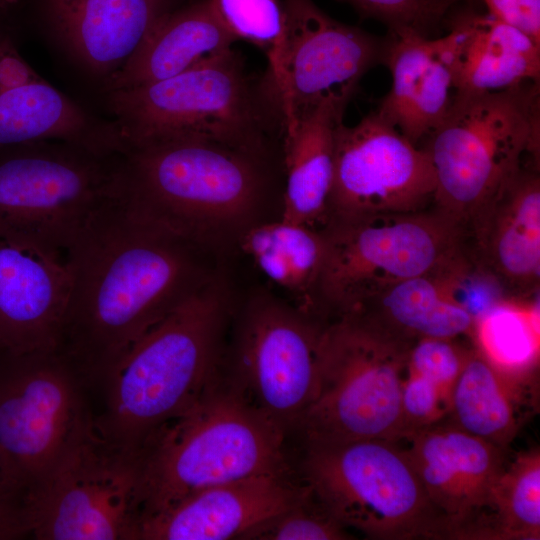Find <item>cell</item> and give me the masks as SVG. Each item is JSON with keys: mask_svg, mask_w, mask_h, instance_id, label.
<instances>
[{"mask_svg": "<svg viewBox=\"0 0 540 540\" xmlns=\"http://www.w3.org/2000/svg\"><path fill=\"white\" fill-rule=\"evenodd\" d=\"M69 293L57 349L90 394L150 329L207 285L222 261L127 211L99 215L64 257Z\"/></svg>", "mask_w": 540, "mask_h": 540, "instance_id": "obj_1", "label": "cell"}, {"mask_svg": "<svg viewBox=\"0 0 540 540\" xmlns=\"http://www.w3.org/2000/svg\"><path fill=\"white\" fill-rule=\"evenodd\" d=\"M123 204L136 218L224 261L279 190L276 155L200 136L131 146Z\"/></svg>", "mask_w": 540, "mask_h": 540, "instance_id": "obj_2", "label": "cell"}, {"mask_svg": "<svg viewBox=\"0 0 540 540\" xmlns=\"http://www.w3.org/2000/svg\"><path fill=\"white\" fill-rule=\"evenodd\" d=\"M235 307L222 269L143 335L89 395L95 434L137 455L191 407L223 372Z\"/></svg>", "mask_w": 540, "mask_h": 540, "instance_id": "obj_3", "label": "cell"}, {"mask_svg": "<svg viewBox=\"0 0 540 540\" xmlns=\"http://www.w3.org/2000/svg\"><path fill=\"white\" fill-rule=\"evenodd\" d=\"M104 96L127 149L176 136L266 155L283 145L284 116L272 74L249 72L233 48L172 77Z\"/></svg>", "mask_w": 540, "mask_h": 540, "instance_id": "obj_4", "label": "cell"}, {"mask_svg": "<svg viewBox=\"0 0 540 540\" xmlns=\"http://www.w3.org/2000/svg\"><path fill=\"white\" fill-rule=\"evenodd\" d=\"M287 437L245 399L223 369L191 407L139 451L141 520L209 487L292 472Z\"/></svg>", "mask_w": 540, "mask_h": 540, "instance_id": "obj_5", "label": "cell"}, {"mask_svg": "<svg viewBox=\"0 0 540 540\" xmlns=\"http://www.w3.org/2000/svg\"><path fill=\"white\" fill-rule=\"evenodd\" d=\"M125 190V152L63 140L0 146V239L64 262Z\"/></svg>", "mask_w": 540, "mask_h": 540, "instance_id": "obj_6", "label": "cell"}, {"mask_svg": "<svg viewBox=\"0 0 540 540\" xmlns=\"http://www.w3.org/2000/svg\"><path fill=\"white\" fill-rule=\"evenodd\" d=\"M539 81L454 96L424 147L436 179L432 208L466 233L473 216L523 168L539 167Z\"/></svg>", "mask_w": 540, "mask_h": 540, "instance_id": "obj_7", "label": "cell"}, {"mask_svg": "<svg viewBox=\"0 0 540 540\" xmlns=\"http://www.w3.org/2000/svg\"><path fill=\"white\" fill-rule=\"evenodd\" d=\"M412 345L360 311L327 321L315 395L295 431L301 443L402 441L401 395Z\"/></svg>", "mask_w": 540, "mask_h": 540, "instance_id": "obj_8", "label": "cell"}, {"mask_svg": "<svg viewBox=\"0 0 540 540\" xmlns=\"http://www.w3.org/2000/svg\"><path fill=\"white\" fill-rule=\"evenodd\" d=\"M320 230L325 250L316 303L325 321L399 282L470 260L464 229L433 208L329 222Z\"/></svg>", "mask_w": 540, "mask_h": 540, "instance_id": "obj_9", "label": "cell"}, {"mask_svg": "<svg viewBox=\"0 0 540 540\" xmlns=\"http://www.w3.org/2000/svg\"><path fill=\"white\" fill-rule=\"evenodd\" d=\"M297 474L346 529L376 540L449 539L399 441L301 443Z\"/></svg>", "mask_w": 540, "mask_h": 540, "instance_id": "obj_10", "label": "cell"}, {"mask_svg": "<svg viewBox=\"0 0 540 540\" xmlns=\"http://www.w3.org/2000/svg\"><path fill=\"white\" fill-rule=\"evenodd\" d=\"M92 428L83 379L57 349L0 352V475L30 495Z\"/></svg>", "mask_w": 540, "mask_h": 540, "instance_id": "obj_11", "label": "cell"}, {"mask_svg": "<svg viewBox=\"0 0 540 540\" xmlns=\"http://www.w3.org/2000/svg\"><path fill=\"white\" fill-rule=\"evenodd\" d=\"M326 322L263 290L235 307L224 373L287 435L295 433L314 398Z\"/></svg>", "mask_w": 540, "mask_h": 540, "instance_id": "obj_12", "label": "cell"}, {"mask_svg": "<svg viewBox=\"0 0 540 540\" xmlns=\"http://www.w3.org/2000/svg\"><path fill=\"white\" fill-rule=\"evenodd\" d=\"M37 540H137L138 455L115 449L93 428L31 494Z\"/></svg>", "mask_w": 540, "mask_h": 540, "instance_id": "obj_13", "label": "cell"}, {"mask_svg": "<svg viewBox=\"0 0 540 540\" xmlns=\"http://www.w3.org/2000/svg\"><path fill=\"white\" fill-rule=\"evenodd\" d=\"M283 41L272 74L284 135L325 103L347 107L363 76L382 64L385 38L339 22L312 0H284Z\"/></svg>", "mask_w": 540, "mask_h": 540, "instance_id": "obj_14", "label": "cell"}, {"mask_svg": "<svg viewBox=\"0 0 540 540\" xmlns=\"http://www.w3.org/2000/svg\"><path fill=\"white\" fill-rule=\"evenodd\" d=\"M435 188L427 150L373 111L356 125L341 123L335 130L333 180L323 225L423 211L433 204Z\"/></svg>", "mask_w": 540, "mask_h": 540, "instance_id": "obj_15", "label": "cell"}, {"mask_svg": "<svg viewBox=\"0 0 540 540\" xmlns=\"http://www.w3.org/2000/svg\"><path fill=\"white\" fill-rule=\"evenodd\" d=\"M184 0H34L42 33L79 73L106 88Z\"/></svg>", "mask_w": 540, "mask_h": 540, "instance_id": "obj_16", "label": "cell"}, {"mask_svg": "<svg viewBox=\"0 0 540 540\" xmlns=\"http://www.w3.org/2000/svg\"><path fill=\"white\" fill-rule=\"evenodd\" d=\"M13 11L0 12V146L63 140L115 149L116 123L94 114L38 74L19 50Z\"/></svg>", "mask_w": 540, "mask_h": 540, "instance_id": "obj_17", "label": "cell"}, {"mask_svg": "<svg viewBox=\"0 0 540 540\" xmlns=\"http://www.w3.org/2000/svg\"><path fill=\"white\" fill-rule=\"evenodd\" d=\"M428 498L444 518L449 539H471L487 514L507 449L446 419L405 439Z\"/></svg>", "mask_w": 540, "mask_h": 540, "instance_id": "obj_18", "label": "cell"}, {"mask_svg": "<svg viewBox=\"0 0 540 540\" xmlns=\"http://www.w3.org/2000/svg\"><path fill=\"white\" fill-rule=\"evenodd\" d=\"M467 248L475 270L504 297L532 298L540 284V176L523 168L471 219Z\"/></svg>", "mask_w": 540, "mask_h": 540, "instance_id": "obj_19", "label": "cell"}, {"mask_svg": "<svg viewBox=\"0 0 540 540\" xmlns=\"http://www.w3.org/2000/svg\"><path fill=\"white\" fill-rule=\"evenodd\" d=\"M306 487L292 472L243 478L194 492L146 516L137 540L243 539Z\"/></svg>", "mask_w": 540, "mask_h": 540, "instance_id": "obj_20", "label": "cell"}, {"mask_svg": "<svg viewBox=\"0 0 540 540\" xmlns=\"http://www.w3.org/2000/svg\"><path fill=\"white\" fill-rule=\"evenodd\" d=\"M454 32L430 39L410 30H388L384 64L391 87L376 112L411 142L428 137L446 116L454 97Z\"/></svg>", "mask_w": 540, "mask_h": 540, "instance_id": "obj_21", "label": "cell"}, {"mask_svg": "<svg viewBox=\"0 0 540 540\" xmlns=\"http://www.w3.org/2000/svg\"><path fill=\"white\" fill-rule=\"evenodd\" d=\"M69 287L63 261L0 239V352L57 348Z\"/></svg>", "mask_w": 540, "mask_h": 540, "instance_id": "obj_22", "label": "cell"}, {"mask_svg": "<svg viewBox=\"0 0 540 540\" xmlns=\"http://www.w3.org/2000/svg\"><path fill=\"white\" fill-rule=\"evenodd\" d=\"M538 386V369H503L473 346L452 390L445 419L471 435L508 449L538 411Z\"/></svg>", "mask_w": 540, "mask_h": 540, "instance_id": "obj_23", "label": "cell"}, {"mask_svg": "<svg viewBox=\"0 0 540 540\" xmlns=\"http://www.w3.org/2000/svg\"><path fill=\"white\" fill-rule=\"evenodd\" d=\"M470 263L397 283L360 311L390 333L414 343L422 338L475 337L477 315L459 298ZM353 312V311H352Z\"/></svg>", "mask_w": 540, "mask_h": 540, "instance_id": "obj_24", "label": "cell"}, {"mask_svg": "<svg viewBox=\"0 0 540 540\" xmlns=\"http://www.w3.org/2000/svg\"><path fill=\"white\" fill-rule=\"evenodd\" d=\"M235 41L210 0L183 3L157 24L102 93L172 77L224 53Z\"/></svg>", "mask_w": 540, "mask_h": 540, "instance_id": "obj_25", "label": "cell"}, {"mask_svg": "<svg viewBox=\"0 0 540 540\" xmlns=\"http://www.w3.org/2000/svg\"><path fill=\"white\" fill-rule=\"evenodd\" d=\"M454 96L482 94L540 79V44L489 14H462L450 28Z\"/></svg>", "mask_w": 540, "mask_h": 540, "instance_id": "obj_26", "label": "cell"}, {"mask_svg": "<svg viewBox=\"0 0 540 540\" xmlns=\"http://www.w3.org/2000/svg\"><path fill=\"white\" fill-rule=\"evenodd\" d=\"M345 110L341 104H322L285 133L281 219L323 225L333 180L334 135Z\"/></svg>", "mask_w": 540, "mask_h": 540, "instance_id": "obj_27", "label": "cell"}, {"mask_svg": "<svg viewBox=\"0 0 540 540\" xmlns=\"http://www.w3.org/2000/svg\"><path fill=\"white\" fill-rule=\"evenodd\" d=\"M239 250L288 294L293 305L318 317L317 286L325 250L320 228L281 218L264 220L246 232Z\"/></svg>", "mask_w": 540, "mask_h": 540, "instance_id": "obj_28", "label": "cell"}, {"mask_svg": "<svg viewBox=\"0 0 540 540\" xmlns=\"http://www.w3.org/2000/svg\"><path fill=\"white\" fill-rule=\"evenodd\" d=\"M540 538V450L522 451L507 461L490 508L471 539Z\"/></svg>", "mask_w": 540, "mask_h": 540, "instance_id": "obj_29", "label": "cell"}, {"mask_svg": "<svg viewBox=\"0 0 540 540\" xmlns=\"http://www.w3.org/2000/svg\"><path fill=\"white\" fill-rule=\"evenodd\" d=\"M473 345L503 369H538V299L503 297L493 303L477 317Z\"/></svg>", "mask_w": 540, "mask_h": 540, "instance_id": "obj_30", "label": "cell"}, {"mask_svg": "<svg viewBox=\"0 0 540 540\" xmlns=\"http://www.w3.org/2000/svg\"><path fill=\"white\" fill-rule=\"evenodd\" d=\"M220 20L235 38L259 48L273 67L283 41L284 0H210Z\"/></svg>", "mask_w": 540, "mask_h": 540, "instance_id": "obj_31", "label": "cell"}, {"mask_svg": "<svg viewBox=\"0 0 540 540\" xmlns=\"http://www.w3.org/2000/svg\"><path fill=\"white\" fill-rule=\"evenodd\" d=\"M305 487L295 502L252 530L245 540L352 539V533Z\"/></svg>", "mask_w": 540, "mask_h": 540, "instance_id": "obj_32", "label": "cell"}, {"mask_svg": "<svg viewBox=\"0 0 540 540\" xmlns=\"http://www.w3.org/2000/svg\"><path fill=\"white\" fill-rule=\"evenodd\" d=\"M473 346L463 345L459 338L419 339L409 350L407 372L433 383L450 404L452 390Z\"/></svg>", "mask_w": 540, "mask_h": 540, "instance_id": "obj_33", "label": "cell"}, {"mask_svg": "<svg viewBox=\"0 0 540 540\" xmlns=\"http://www.w3.org/2000/svg\"><path fill=\"white\" fill-rule=\"evenodd\" d=\"M364 18L387 25L388 30L410 29L425 34L447 10L435 0H340Z\"/></svg>", "mask_w": 540, "mask_h": 540, "instance_id": "obj_34", "label": "cell"}, {"mask_svg": "<svg viewBox=\"0 0 540 540\" xmlns=\"http://www.w3.org/2000/svg\"><path fill=\"white\" fill-rule=\"evenodd\" d=\"M448 411V401L433 383L407 372L401 395L403 440L444 420Z\"/></svg>", "mask_w": 540, "mask_h": 540, "instance_id": "obj_35", "label": "cell"}, {"mask_svg": "<svg viewBox=\"0 0 540 540\" xmlns=\"http://www.w3.org/2000/svg\"><path fill=\"white\" fill-rule=\"evenodd\" d=\"M34 514L30 493L0 475V540L32 537Z\"/></svg>", "mask_w": 540, "mask_h": 540, "instance_id": "obj_36", "label": "cell"}, {"mask_svg": "<svg viewBox=\"0 0 540 540\" xmlns=\"http://www.w3.org/2000/svg\"><path fill=\"white\" fill-rule=\"evenodd\" d=\"M488 14L540 44V0H483Z\"/></svg>", "mask_w": 540, "mask_h": 540, "instance_id": "obj_37", "label": "cell"}, {"mask_svg": "<svg viewBox=\"0 0 540 540\" xmlns=\"http://www.w3.org/2000/svg\"><path fill=\"white\" fill-rule=\"evenodd\" d=\"M19 1L20 0H0V12L15 10Z\"/></svg>", "mask_w": 540, "mask_h": 540, "instance_id": "obj_38", "label": "cell"}, {"mask_svg": "<svg viewBox=\"0 0 540 540\" xmlns=\"http://www.w3.org/2000/svg\"><path fill=\"white\" fill-rule=\"evenodd\" d=\"M435 1H437V2H439V3H441V4L448 7L452 2H454L456 0H435Z\"/></svg>", "mask_w": 540, "mask_h": 540, "instance_id": "obj_39", "label": "cell"}]
</instances>
